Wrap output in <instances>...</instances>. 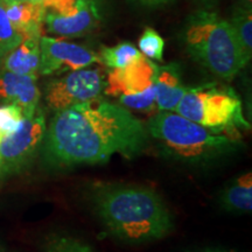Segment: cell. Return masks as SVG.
<instances>
[{"instance_id":"5","label":"cell","mask_w":252,"mask_h":252,"mask_svg":"<svg viewBox=\"0 0 252 252\" xmlns=\"http://www.w3.org/2000/svg\"><path fill=\"white\" fill-rule=\"evenodd\" d=\"M174 112L215 133L239 138V131L250 130L238 94L217 83L188 88Z\"/></svg>"},{"instance_id":"9","label":"cell","mask_w":252,"mask_h":252,"mask_svg":"<svg viewBox=\"0 0 252 252\" xmlns=\"http://www.w3.org/2000/svg\"><path fill=\"white\" fill-rule=\"evenodd\" d=\"M157 72L158 65L156 63L141 54L126 67L111 69L106 74L104 94L106 96L119 97L122 94L143 93L153 86Z\"/></svg>"},{"instance_id":"7","label":"cell","mask_w":252,"mask_h":252,"mask_svg":"<svg viewBox=\"0 0 252 252\" xmlns=\"http://www.w3.org/2000/svg\"><path fill=\"white\" fill-rule=\"evenodd\" d=\"M47 131L46 115L37 108L35 113L24 117L13 133L0 139V174L21 171L33 159L43 143Z\"/></svg>"},{"instance_id":"29","label":"cell","mask_w":252,"mask_h":252,"mask_svg":"<svg viewBox=\"0 0 252 252\" xmlns=\"http://www.w3.org/2000/svg\"><path fill=\"white\" fill-rule=\"evenodd\" d=\"M0 252H4V251H2V249H0Z\"/></svg>"},{"instance_id":"23","label":"cell","mask_w":252,"mask_h":252,"mask_svg":"<svg viewBox=\"0 0 252 252\" xmlns=\"http://www.w3.org/2000/svg\"><path fill=\"white\" fill-rule=\"evenodd\" d=\"M127 1L132 5L138 6V7L156 8L171 4L174 0H127Z\"/></svg>"},{"instance_id":"1","label":"cell","mask_w":252,"mask_h":252,"mask_svg":"<svg viewBox=\"0 0 252 252\" xmlns=\"http://www.w3.org/2000/svg\"><path fill=\"white\" fill-rule=\"evenodd\" d=\"M43 143L50 165H96L116 153L138 156L149 143V131L124 106L99 98L56 111Z\"/></svg>"},{"instance_id":"25","label":"cell","mask_w":252,"mask_h":252,"mask_svg":"<svg viewBox=\"0 0 252 252\" xmlns=\"http://www.w3.org/2000/svg\"><path fill=\"white\" fill-rule=\"evenodd\" d=\"M23 1H30V2H40L42 4L45 0H0V4L1 5H9V4H13V2H23Z\"/></svg>"},{"instance_id":"30","label":"cell","mask_w":252,"mask_h":252,"mask_svg":"<svg viewBox=\"0 0 252 252\" xmlns=\"http://www.w3.org/2000/svg\"><path fill=\"white\" fill-rule=\"evenodd\" d=\"M0 139H1V137H0Z\"/></svg>"},{"instance_id":"27","label":"cell","mask_w":252,"mask_h":252,"mask_svg":"<svg viewBox=\"0 0 252 252\" xmlns=\"http://www.w3.org/2000/svg\"><path fill=\"white\" fill-rule=\"evenodd\" d=\"M195 1H198L200 4H203L206 6H212L214 2L216 1V0H195Z\"/></svg>"},{"instance_id":"24","label":"cell","mask_w":252,"mask_h":252,"mask_svg":"<svg viewBox=\"0 0 252 252\" xmlns=\"http://www.w3.org/2000/svg\"><path fill=\"white\" fill-rule=\"evenodd\" d=\"M193 252H237V251L231 250V249H223V248H207V249H202V250H197Z\"/></svg>"},{"instance_id":"16","label":"cell","mask_w":252,"mask_h":252,"mask_svg":"<svg viewBox=\"0 0 252 252\" xmlns=\"http://www.w3.org/2000/svg\"><path fill=\"white\" fill-rule=\"evenodd\" d=\"M229 23L234 28L245 62L249 63L252 58V9L237 6Z\"/></svg>"},{"instance_id":"15","label":"cell","mask_w":252,"mask_h":252,"mask_svg":"<svg viewBox=\"0 0 252 252\" xmlns=\"http://www.w3.org/2000/svg\"><path fill=\"white\" fill-rule=\"evenodd\" d=\"M222 206L229 212L250 213L252 210V173L238 176L220 195Z\"/></svg>"},{"instance_id":"10","label":"cell","mask_w":252,"mask_h":252,"mask_svg":"<svg viewBox=\"0 0 252 252\" xmlns=\"http://www.w3.org/2000/svg\"><path fill=\"white\" fill-rule=\"evenodd\" d=\"M35 76L0 71V100L21 109L24 117L32 116L39 108L41 93Z\"/></svg>"},{"instance_id":"2","label":"cell","mask_w":252,"mask_h":252,"mask_svg":"<svg viewBox=\"0 0 252 252\" xmlns=\"http://www.w3.org/2000/svg\"><path fill=\"white\" fill-rule=\"evenodd\" d=\"M91 202L109 235L128 244L159 241L173 229L168 208L153 189L134 185H99Z\"/></svg>"},{"instance_id":"17","label":"cell","mask_w":252,"mask_h":252,"mask_svg":"<svg viewBox=\"0 0 252 252\" xmlns=\"http://www.w3.org/2000/svg\"><path fill=\"white\" fill-rule=\"evenodd\" d=\"M141 56L139 49H137L131 42L124 41L112 47L103 46L99 50L100 64L110 69L124 68L128 63Z\"/></svg>"},{"instance_id":"19","label":"cell","mask_w":252,"mask_h":252,"mask_svg":"<svg viewBox=\"0 0 252 252\" xmlns=\"http://www.w3.org/2000/svg\"><path fill=\"white\" fill-rule=\"evenodd\" d=\"M139 52L152 61L161 62L165 52V40L154 28H145L138 41Z\"/></svg>"},{"instance_id":"8","label":"cell","mask_w":252,"mask_h":252,"mask_svg":"<svg viewBox=\"0 0 252 252\" xmlns=\"http://www.w3.org/2000/svg\"><path fill=\"white\" fill-rule=\"evenodd\" d=\"M94 63H100L98 54L88 47L64 39L41 36L39 70L41 75L74 71L90 67Z\"/></svg>"},{"instance_id":"12","label":"cell","mask_w":252,"mask_h":252,"mask_svg":"<svg viewBox=\"0 0 252 252\" xmlns=\"http://www.w3.org/2000/svg\"><path fill=\"white\" fill-rule=\"evenodd\" d=\"M6 14L24 40H40L42 36L47 8L40 2H13L4 6Z\"/></svg>"},{"instance_id":"14","label":"cell","mask_w":252,"mask_h":252,"mask_svg":"<svg viewBox=\"0 0 252 252\" xmlns=\"http://www.w3.org/2000/svg\"><path fill=\"white\" fill-rule=\"evenodd\" d=\"M1 60L4 70L37 77L40 70V40H23Z\"/></svg>"},{"instance_id":"13","label":"cell","mask_w":252,"mask_h":252,"mask_svg":"<svg viewBox=\"0 0 252 252\" xmlns=\"http://www.w3.org/2000/svg\"><path fill=\"white\" fill-rule=\"evenodd\" d=\"M156 103L159 111H175L188 87L182 84L181 67L178 63L158 67L156 76Z\"/></svg>"},{"instance_id":"3","label":"cell","mask_w":252,"mask_h":252,"mask_svg":"<svg viewBox=\"0 0 252 252\" xmlns=\"http://www.w3.org/2000/svg\"><path fill=\"white\" fill-rule=\"evenodd\" d=\"M184 42L195 61L224 81L232 80L248 64L231 24L209 9L189 15Z\"/></svg>"},{"instance_id":"21","label":"cell","mask_w":252,"mask_h":252,"mask_svg":"<svg viewBox=\"0 0 252 252\" xmlns=\"http://www.w3.org/2000/svg\"><path fill=\"white\" fill-rule=\"evenodd\" d=\"M119 102L126 109L138 110V111L151 112L157 109L156 103V84L151 86L143 93L133 94H122Z\"/></svg>"},{"instance_id":"22","label":"cell","mask_w":252,"mask_h":252,"mask_svg":"<svg viewBox=\"0 0 252 252\" xmlns=\"http://www.w3.org/2000/svg\"><path fill=\"white\" fill-rule=\"evenodd\" d=\"M24 118L21 109L13 104L0 106V137L13 133Z\"/></svg>"},{"instance_id":"20","label":"cell","mask_w":252,"mask_h":252,"mask_svg":"<svg viewBox=\"0 0 252 252\" xmlns=\"http://www.w3.org/2000/svg\"><path fill=\"white\" fill-rule=\"evenodd\" d=\"M23 40V36L9 21L4 5L0 4V60L14 49Z\"/></svg>"},{"instance_id":"11","label":"cell","mask_w":252,"mask_h":252,"mask_svg":"<svg viewBox=\"0 0 252 252\" xmlns=\"http://www.w3.org/2000/svg\"><path fill=\"white\" fill-rule=\"evenodd\" d=\"M100 20L99 6L88 4L80 12L69 17L47 11L45 27L48 33L62 37H78L97 27Z\"/></svg>"},{"instance_id":"18","label":"cell","mask_w":252,"mask_h":252,"mask_svg":"<svg viewBox=\"0 0 252 252\" xmlns=\"http://www.w3.org/2000/svg\"><path fill=\"white\" fill-rule=\"evenodd\" d=\"M45 252H94L93 247L69 235L53 234L43 242Z\"/></svg>"},{"instance_id":"26","label":"cell","mask_w":252,"mask_h":252,"mask_svg":"<svg viewBox=\"0 0 252 252\" xmlns=\"http://www.w3.org/2000/svg\"><path fill=\"white\" fill-rule=\"evenodd\" d=\"M237 6L245 9H252V0H237Z\"/></svg>"},{"instance_id":"6","label":"cell","mask_w":252,"mask_h":252,"mask_svg":"<svg viewBox=\"0 0 252 252\" xmlns=\"http://www.w3.org/2000/svg\"><path fill=\"white\" fill-rule=\"evenodd\" d=\"M106 74L102 68H83L49 81L45 99L53 111L99 99L104 94Z\"/></svg>"},{"instance_id":"28","label":"cell","mask_w":252,"mask_h":252,"mask_svg":"<svg viewBox=\"0 0 252 252\" xmlns=\"http://www.w3.org/2000/svg\"><path fill=\"white\" fill-rule=\"evenodd\" d=\"M88 1H91V2H94V4H97V5H99V1H100V0H88Z\"/></svg>"},{"instance_id":"4","label":"cell","mask_w":252,"mask_h":252,"mask_svg":"<svg viewBox=\"0 0 252 252\" xmlns=\"http://www.w3.org/2000/svg\"><path fill=\"white\" fill-rule=\"evenodd\" d=\"M149 134L182 161L201 163L237 151L239 138L215 133L174 111H159L147 124Z\"/></svg>"}]
</instances>
